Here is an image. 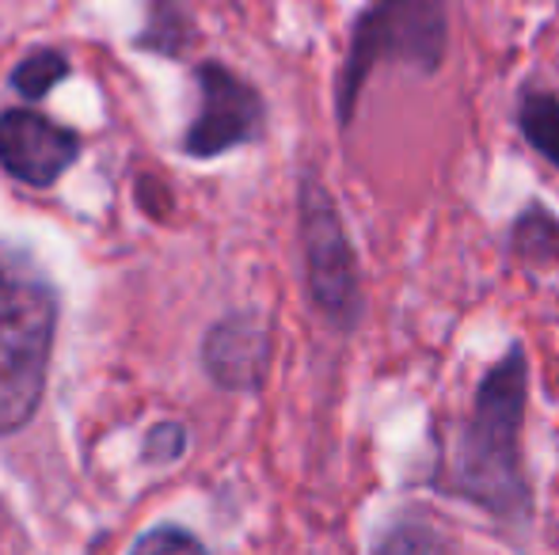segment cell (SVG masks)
Wrapping results in <instances>:
<instances>
[{
	"instance_id": "8fae6325",
	"label": "cell",
	"mask_w": 559,
	"mask_h": 555,
	"mask_svg": "<svg viewBox=\"0 0 559 555\" xmlns=\"http://www.w3.org/2000/svg\"><path fill=\"white\" fill-rule=\"evenodd\" d=\"M377 555H449V541L442 533H435L430 526L419 521H404V526H392L389 533L377 544Z\"/></svg>"
},
{
	"instance_id": "5b68a950",
	"label": "cell",
	"mask_w": 559,
	"mask_h": 555,
	"mask_svg": "<svg viewBox=\"0 0 559 555\" xmlns=\"http://www.w3.org/2000/svg\"><path fill=\"white\" fill-rule=\"evenodd\" d=\"M199 88H202V107L199 119L191 122L183 137V148L194 160H210L222 156L236 145H248L263 134V99L248 81L233 73L225 65H202L199 69Z\"/></svg>"
},
{
	"instance_id": "9c48e42d",
	"label": "cell",
	"mask_w": 559,
	"mask_h": 555,
	"mask_svg": "<svg viewBox=\"0 0 559 555\" xmlns=\"http://www.w3.org/2000/svg\"><path fill=\"white\" fill-rule=\"evenodd\" d=\"M514 252L530 263L559 260V221L545 206H530L514 221Z\"/></svg>"
},
{
	"instance_id": "7c38bea8",
	"label": "cell",
	"mask_w": 559,
	"mask_h": 555,
	"mask_svg": "<svg viewBox=\"0 0 559 555\" xmlns=\"http://www.w3.org/2000/svg\"><path fill=\"white\" fill-rule=\"evenodd\" d=\"M130 555H210L206 544L179 526H156L133 541Z\"/></svg>"
},
{
	"instance_id": "52a82bcc",
	"label": "cell",
	"mask_w": 559,
	"mask_h": 555,
	"mask_svg": "<svg viewBox=\"0 0 559 555\" xmlns=\"http://www.w3.org/2000/svg\"><path fill=\"white\" fill-rule=\"evenodd\" d=\"M202 365L214 377V385L228 388V393L259 388L271 370V331L251 312H233L206 331Z\"/></svg>"
},
{
	"instance_id": "3957f363",
	"label": "cell",
	"mask_w": 559,
	"mask_h": 555,
	"mask_svg": "<svg viewBox=\"0 0 559 555\" xmlns=\"http://www.w3.org/2000/svg\"><path fill=\"white\" fill-rule=\"evenodd\" d=\"M445 58V0H377L358 20L338 76V122L354 119L361 84L381 61L435 73Z\"/></svg>"
},
{
	"instance_id": "6da1fadb",
	"label": "cell",
	"mask_w": 559,
	"mask_h": 555,
	"mask_svg": "<svg viewBox=\"0 0 559 555\" xmlns=\"http://www.w3.org/2000/svg\"><path fill=\"white\" fill-rule=\"evenodd\" d=\"M530 403V362L522 347H510L487 370L472 396L468 419L456 430L442 487L502 521L533 514V483L522 460V426Z\"/></svg>"
},
{
	"instance_id": "30bf717a",
	"label": "cell",
	"mask_w": 559,
	"mask_h": 555,
	"mask_svg": "<svg viewBox=\"0 0 559 555\" xmlns=\"http://www.w3.org/2000/svg\"><path fill=\"white\" fill-rule=\"evenodd\" d=\"M66 76H69L66 53H58V50H38V53H31V58H23L20 65H15L12 84H15V92H20V96L43 99V96H50L53 84L66 81Z\"/></svg>"
},
{
	"instance_id": "ba28073f",
	"label": "cell",
	"mask_w": 559,
	"mask_h": 555,
	"mask_svg": "<svg viewBox=\"0 0 559 555\" xmlns=\"http://www.w3.org/2000/svg\"><path fill=\"white\" fill-rule=\"evenodd\" d=\"M518 126L525 141L559 168V99L552 92H525L518 107Z\"/></svg>"
},
{
	"instance_id": "8992f818",
	"label": "cell",
	"mask_w": 559,
	"mask_h": 555,
	"mask_svg": "<svg viewBox=\"0 0 559 555\" xmlns=\"http://www.w3.org/2000/svg\"><path fill=\"white\" fill-rule=\"evenodd\" d=\"M81 156V137L46 114L15 107L0 114V168L27 186H53Z\"/></svg>"
},
{
	"instance_id": "7a4b0ae2",
	"label": "cell",
	"mask_w": 559,
	"mask_h": 555,
	"mask_svg": "<svg viewBox=\"0 0 559 555\" xmlns=\"http://www.w3.org/2000/svg\"><path fill=\"white\" fill-rule=\"evenodd\" d=\"M58 331V293L23 263L0 255V434L35 419Z\"/></svg>"
},
{
	"instance_id": "4fadbf2b",
	"label": "cell",
	"mask_w": 559,
	"mask_h": 555,
	"mask_svg": "<svg viewBox=\"0 0 559 555\" xmlns=\"http://www.w3.org/2000/svg\"><path fill=\"white\" fill-rule=\"evenodd\" d=\"M183 449H187V430L179 426V422H160V426L148 430L141 457H145L148 464H176V460L183 457Z\"/></svg>"
},
{
	"instance_id": "277c9868",
	"label": "cell",
	"mask_w": 559,
	"mask_h": 555,
	"mask_svg": "<svg viewBox=\"0 0 559 555\" xmlns=\"http://www.w3.org/2000/svg\"><path fill=\"white\" fill-rule=\"evenodd\" d=\"M301 248L305 278L317 312L335 331H354L361 319V275L350 237L332 194L317 176L301 179Z\"/></svg>"
}]
</instances>
